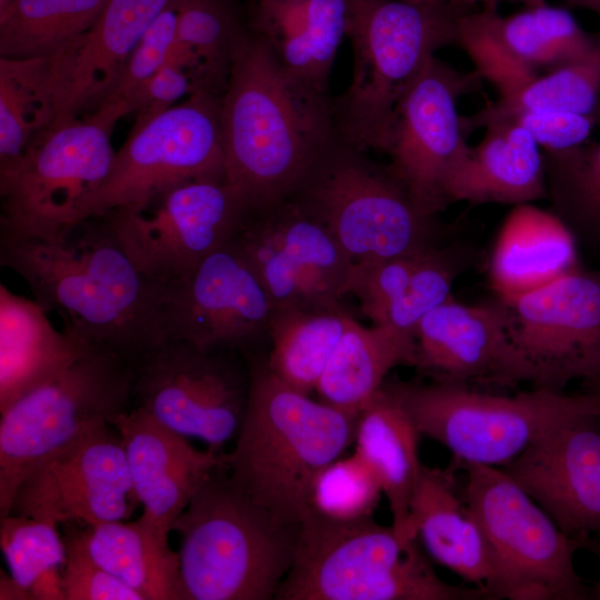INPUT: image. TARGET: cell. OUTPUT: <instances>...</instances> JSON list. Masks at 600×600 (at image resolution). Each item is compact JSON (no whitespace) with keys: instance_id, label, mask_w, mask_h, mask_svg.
<instances>
[{"instance_id":"obj_3","label":"cell","mask_w":600,"mask_h":600,"mask_svg":"<svg viewBox=\"0 0 600 600\" xmlns=\"http://www.w3.org/2000/svg\"><path fill=\"white\" fill-rule=\"evenodd\" d=\"M243 356L248 403L234 448L223 461L232 481L256 503L299 526L316 478L354 442L358 413L288 386L256 351Z\"/></svg>"},{"instance_id":"obj_30","label":"cell","mask_w":600,"mask_h":600,"mask_svg":"<svg viewBox=\"0 0 600 600\" xmlns=\"http://www.w3.org/2000/svg\"><path fill=\"white\" fill-rule=\"evenodd\" d=\"M412 333L389 324L363 327L353 320L334 348L316 391L320 400L358 413L391 369L416 363Z\"/></svg>"},{"instance_id":"obj_33","label":"cell","mask_w":600,"mask_h":600,"mask_svg":"<svg viewBox=\"0 0 600 600\" xmlns=\"http://www.w3.org/2000/svg\"><path fill=\"white\" fill-rule=\"evenodd\" d=\"M542 153L550 211L600 262V141Z\"/></svg>"},{"instance_id":"obj_41","label":"cell","mask_w":600,"mask_h":600,"mask_svg":"<svg viewBox=\"0 0 600 600\" xmlns=\"http://www.w3.org/2000/svg\"><path fill=\"white\" fill-rule=\"evenodd\" d=\"M497 8L462 13L459 18V43L476 66V72L508 99L533 81L539 74L519 60L507 46L500 30Z\"/></svg>"},{"instance_id":"obj_15","label":"cell","mask_w":600,"mask_h":600,"mask_svg":"<svg viewBox=\"0 0 600 600\" xmlns=\"http://www.w3.org/2000/svg\"><path fill=\"white\" fill-rule=\"evenodd\" d=\"M482 78L431 56L403 90L384 153L387 164L420 213L437 217L450 200L448 186L468 156L469 136L457 103Z\"/></svg>"},{"instance_id":"obj_42","label":"cell","mask_w":600,"mask_h":600,"mask_svg":"<svg viewBox=\"0 0 600 600\" xmlns=\"http://www.w3.org/2000/svg\"><path fill=\"white\" fill-rule=\"evenodd\" d=\"M381 487L369 467L356 454L340 457L316 478L309 509L336 520L372 517Z\"/></svg>"},{"instance_id":"obj_4","label":"cell","mask_w":600,"mask_h":600,"mask_svg":"<svg viewBox=\"0 0 600 600\" xmlns=\"http://www.w3.org/2000/svg\"><path fill=\"white\" fill-rule=\"evenodd\" d=\"M171 531L180 538L182 600H270L291 568L299 526L247 496L222 453Z\"/></svg>"},{"instance_id":"obj_39","label":"cell","mask_w":600,"mask_h":600,"mask_svg":"<svg viewBox=\"0 0 600 600\" xmlns=\"http://www.w3.org/2000/svg\"><path fill=\"white\" fill-rule=\"evenodd\" d=\"M470 247L443 242L426 248L403 296L387 311L381 324L412 333L420 320L446 302L454 280L471 263Z\"/></svg>"},{"instance_id":"obj_12","label":"cell","mask_w":600,"mask_h":600,"mask_svg":"<svg viewBox=\"0 0 600 600\" xmlns=\"http://www.w3.org/2000/svg\"><path fill=\"white\" fill-rule=\"evenodd\" d=\"M237 350L164 339L133 363L131 403L168 429L222 453L241 428L249 369Z\"/></svg>"},{"instance_id":"obj_44","label":"cell","mask_w":600,"mask_h":600,"mask_svg":"<svg viewBox=\"0 0 600 600\" xmlns=\"http://www.w3.org/2000/svg\"><path fill=\"white\" fill-rule=\"evenodd\" d=\"M177 38V9L171 3L144 31L131 52L112 93L104 100L119 106L127 114L137 92L167 62ZM103 101V102H104Z\"/></svg>"},{"instance_id":"obj_40","label":"cell","mask_w":600,"mask_h":600,"mask_svg":"<svg viewBox=\"0 0 600 600\" xmlns=\"http://www.w3.org/2000/svg\"><path fill=\"white\" fill-rule=\"evenodd\" d=\"M177 40L189 46L224 83L231 57L249 28L236 0H173Z\"/></svg>"},{"instance_id":"obj_17","label":"cell","mask_w":600,"mask_h":600,"mask_svg":"<svg viewBox=\"0 0 600 600\" xmlns=\"http://www.w3.org/2000/svg\"><path fill=\"white\" fill-rule=\"evenodd\" d=\"M273 310L263 284L231 240L180 278L160 284L164 338L203 349L256 351L269 339Z\"/></svg>"},{"instance_id":"obj_32","label":"cell","mask_w":600,"mask_h":600,"mask_svg":"<svg viewBox=\"0 0 600 600\" xmlns=\"http://www.w3.org/2000/svg\"><path fill=\"white\" fill-rule=\"evenodd\" d=\"M354 319L342 306L326 309L274 308L267 363L284 383L309 394L342 334Z\"/></svg>"},{"instance_id":"obj_49","label":"cell","mask_w":600,"mask_h":600,"mask_svg":"<svg viewBox=\"0 0 600 600\" xmlns=\"http://www.w3.org/2000/svg\"><path fill=\"white\" fill-rule=\"evenodd\" d=\"M0 599L30 600L28 593L11 577H3L1 571Z\"/></svg>"},{"instance_id":"obj_46","label":"cell","mask_w":600,"mask_h":600,"mask_svg":"<svg viewBox=\"0 0 600 600\" xmlns=\"http://www.w3.org/2000/svg\"><path fill=\"white\" fill-rule=\"evenodd\" d=\"M502 120L523 127L542 150L560 151L587 142L600 118L570 111L541 109L520 111Z\"/></svg>"},{"instance_id":"obj_14","label":"cell","mask_w":600,"mask_h":600,"mask_svg":"<svg viewBox=\"0 0 600 600\" xmlns=\"http://www.w3.org/2000/svg\"><path fill=\"white\" fill-rule=\"evenodd\" d=\"M247 212L226 179H202L102 217L137 268L161 284L227 244Z\"/></svg>"},{"instance_id":"obj_9","label":"cell","mask_w":600,"mask_h":600,"mask_svg":"<svg viewBox=\"0 0 600 600\" xmlns=\"http://www.w3.org/2000/svg\"><path fill=\"white\" fill-rule=\"evenodd\" d=\"M133 363L89 343L66 368L22 394L0 419V518L42 459L131 407Z\"/></svg>"},{"instance_id":"obj_27","label":"cell","mask_w":600,"mask_h":600,"mask_svg":"<svg viewBox=\"0 0 600 600\" xmlns=\"http://www.w3.org/2000/svg\"><path fill=\"white\" fill-rule=\"evenodd\" d=\"M580 267L577 243L550 210L530 203L507 216L490 261V284L500 299L539 289Z\"/></svg>"},{"instance_id":"obj_29","label":"cell","mask_w":600,"mask_h":600,"mask_svg":"<svg viewBox=\"0 0 600 600\" xmlns=\"http://www.w3.org/2000/svg\"><path fill=\"white\" fill-rule=\"evenodd\" d=\"M419 438L410 416L383 382L359 411L354 453L376 476L388 500L392 526L404 542L417 538L410 530L409 512L423 466Z\"/></svg>"},{"instance_id":"obj_5","label":"cell","mask_w":600,"mask_h":600,"mask_svg":"<svg viewBox=\"0 0 600 600\" xmlns=\"http://www.w3.org/2000/svg\"><path fill=\"white\" fill-rule=\"evenodd\" d=\"M276 600H491L486 590L443 581L418 538L404 542L372 517L330 519L308 510Z\"/></svg>"},{"instance_id":"obj_20","label":"cell","mask_w":600,"mask_h":600,"mask_svg":"<svg viewBox=\"0 0 600 600\" xmlns=\"http://www.w3.org/2000/svg\"><path fill=\"white\" fill-rule=\"evenodd\" d=\"M501 300L511 340L556 391L577 379L600 381V269L579 268Z\"/></svg>"},{"instance_id":"obj_22","label":"cell","mask_w":600,"mask_h":600,"mask_svg":"<svg viewBox=\"0 0 600 600\" xmlns=\"http://www.w3.org/2000/svg\"><path fill=\"white\" fill-rule=\"evenodd\" d=\"M501 469L568 536L600 534V417L557 428Z\"/></svg>"},{"instance_id":"obj_6","label":"cell","mask_w":600,"mask_h":600,"mask_svg":"<svg viewBox=\"0 0 600 600\" xmlns=\"http://www.w3.org/2000/svg\"><path fill=\"white\" fill-rule=\"evenodd\" d=\"M353 70L333 99L337 134L356 148L384 152L403 90L434 52L459 43V18L448 3L346 0Z\"/></svg>"},{"instance_id":"obj_35","label":"cell","mask_w":600,"mask_h":600,"mask_svg":"<svg viewBox=\"0 0 600 600\" xmlns=\"http://www.w3.org/2000/svg\"><path fill=\"white\" fill-rule=\"evenodd\" d=\"M109 0H14L0 13V57H50L97 21Z\"/></svg>"},{"instance_id":"obj_2","label":"cell","mask_w":600,"mask_h":600,"mask_svg":"<svg viewBox=\"0 0 600 600\" xmlns=\"http://www.w3.org/2000/svg\"><path fill=\"white\" fill-rule=\"evenodd\" d=\"M226 181L248 211L289 198L337 134L333 99L292 74L250 28L220 101Z\"/></svg>"},{"instance_id":"obj_23","label":"cell","mask_w":600,"mask_h":600,"mask_svg":"<svg viewBox=\"0 0 600 600\" xmlns=\"http://www.w3.org/2000/svg\"><path fill=\"white\" fill-rule=\"evenodd\" d=\"M120 433L141 519L168 543L174 520L221 462L222 453L198 450L188 438L132 407L111 423Z\"/></svg>"},{"instance_id":"obj_31","label":"cell","mask_w":600,"mask_h":600,"mask_svg":"<svg viewBox=\"0 0 600 600\" xmlns=\"http://www.w3.org/2000/svg\"><path fill=\"white\" fill-rule=\"evenodd\" d=\"M67 523L92 560L142 600H182L178 552L141 518L96 526Z\"/></svg>"},{"instance_id":"obj_51","label":"cell","mask_w":600,"mask_h":600,"mask_svg":"<svg viewBox=\"0 0 600 600\" xmlns=\"http://www.w3.org/2000/svg\"><path fill=\"white\" fill-rule=\"evenodd\" d=\"M572 7L590 10L600 16V0H566Z\"/></svg>"},{"instance_id":"obj_1","label":"cell","mask_w":600,"mask_h":600,"mask_svg":"<svg viewBox=\"0 0 600 600\" xmlns=\"http://www.w3.org/2000/svg\"><path fill=\"white\" fill-rule=\"evenodd\" d=\"M0 263L29 286L64 327L132 363L164 340L160 284L133 263L102 216L66 226L53 239L0 229Z\"/></svg>"},{"instance_id":"obj_18","label":"cell","mask_w":600,"mask_h":600,"mask_svg":"<svg viewBox=\"0 0 600 600\" xmlns=\"http://www.w3.org/2000/svg\"><path fill=\"white\" fill-rule=\"evenodd\" d=\"M138 506L122 438L106 424L36 464L19 483L9 513L96 526L128 520Z\"/></svg>"},{"instance_id":"obj_53","label":"cell","mask_w":600,"mask_h":600,"mask_svg":"<svg viewBox=\"0 0 600 600\" xmlns=\"http://www.w3.org/2000/svg\"><path fill=\"white\" fill-rule=\"evenodd\" d=\"M403 1L421 3V4H433V6L448 3V0H403Z\"/></svg>"},{"instance_id":"obj_7","label":"cell","mask_w":600,"mask_h":600,"mask_svg":"<svg viewBox=\"0 0 600 600\" xmlns=\"http://www.w3.org/2000/svg\"><path fill=\"white\" fill-rule=\"evenodd\" d=\"M420 436L444 446L450 468L481 464L503 468L557 428L584 417H600V397L583 390L567 394L532 388L513 396L431 381H384Z\"/></svg>"},{"instance_id":"obj_8","label":"cell","mask_w":600,"mask_h":600,"mask_svg":"<svg viewBox=\"0 0 600 600\" xmlns=\"http://www.w3.org/2000/svg\"><path fill=\"white\" fill-rule=\"evenodd\" d=\"M290 197L331 232L353 263L442 242V226L418 211L388 166L338 136Z\"/></svg>"},{"instance_id":"obj_36","label":"cell","mask_w":600,"mask_h":600,"mask_svg":"<svg viewBox=\"0 0 600 600\" xmlns=\"http://www.w3.org/2000/svg\"><path fill=\"white\" fill-rule=\"evenodd\" d=\"M53 122L43 58L0 57V168L16 161L32 138Z\"/></svg>"},{"instance_id":"obj_50","label":"cell","mask_w":600,"mask_h":600,"mask_svg":"<svg viewBox=\"0 0 600 600\" xmlns=\"http://www.w3.org/2000/svg\"><path fill=\"white\" fill-rule=\"evenodd\" d=\"M582 549H587L594 553L600 560V537L584 536ZM590 599L600 600V578L590 589Z\"/></svg>"},{"instance_id":"obj_45","label":"cell","mask_w":600,"mask_h":600,"mask_svg":"<svg viewBox=\"0 0 600 600\" xmlns=\"http://www.w3.org/2000/svg\"><path fill=\"white\" fill-rule=\"evenodd\" d=\"M61 526L67 550L62 571L66 600H142L138 592L92 560L70 523Z\"/></svg>"},{"instance_id":"obj_11","label":"cell","mask_w":600,"mask_h":600,"mask_svg":"<svg viewBox=\"0 0 600 600\" xmlns=\"http://www.w3.org/2000/svg\"><path fill=\"white\" fill-rule=\"evenodd\" d=\"M462 497L480 524L499 576L498 599L586 600L573 557L584 536L564 533L503 469L463 464Z\"/></svg>"},{"instance_id":"obj_13","label":"cell","mask_w":600,"mask_h":600,"mask_svg":"<svg viewBox=\"0 0 600 600\" xmlns=\"http://www.w3.org/2000/svg\"><path fill=\"white\" fill-rule=\"evenodd\" d=\"M222 96L197 91L182 103L134 122L106 180L77 221L146 201L180 184L226 179L220 127Z\"/></svg>"},{"instance_id":"obj_52","label":"cell","mask_w":600,"mask_h":600,"mask_svg":"<svg viewBox=\"0 0 600 600\" xmlns=\"http://www.w3.org/2000/svg\"><path fill=\"white\" fill-rule=\"evenodd\" d=\"M583 390L592 391L600 397V381L596 382H583Z\"/></svg>"},{"instance_id":"obj_25","label":"cell","mask_w":600,"mask_h":600,"mask_svg":"<svg viewBox=\"0 0 600 600\" xmlns=\"http://www.w3.org/2000/svg\"><path fill=\"white\" fill-rule=\"evenodd\" d=\"M448 186L450 203L523 204L548 198L542 149L516 122L488 123Z\"/></svg>"},{"instance_id":"obj_26","label":"cell","mask_w":600,"mask_h":600,"mask_svg":"<svg viewBox=\"0 0 600 600\" xmlns=\"http://www.w3.org/2000/svg\"><path fill=\"white\" fill-rule=\"evenodd\" d=\"M248 23L292 74L328 92L347 31L346 0H251Z\"/></svg>"},{"instance_id":"obj_34","label":"cell","mask_w":600,"mask_h":600,"mask_svg":"<svg viewBox=\"0 0 600 600\" xmlns=\"http://www.w3.org/2000/svg\"><path fill=\"white\" fill-rule=\"evenodd\" d=\"M561 110L600 118V32L578 59L538 76L517 94L463 116L468 134L524 110Z\"/></svg>"},{"instance_id":"obj_38","label":"cell","mask_w":600,"mask_h":600,"mask_svg":"<svg viewBox=\"0 0 600 600\" xmlns=\"http://www.w3.org/2000/svg\"><path fill=\"white\" fill-rule=\"evenodd\" d=\"M0 546L10 577L30 600L61 586L67 550L57 524L9 513L0 518Z\"/></svg>"},{"instance_id":"obj_54","label":"cell","mask_w":600,"mask_h":600,"mask_svg":"<svg viewBox=\"0 0 600 600\" xmlns=\"http://www.w3.org/2000/svg\"><path fill=\"white\" fill-rule=\"evenodd\" d=\"M14 0H0V13L6 11Z\"/></svg>"},{"instance_id":"obj_43","label":"cell","mask_w":600,"mask_h":600,"mask_svg":"<svg viewBox=\"0 0 600 600\" xmlns=\"http://www.w3.org/2000/svg\"><path fill=\"white\" fill-rule=\"evenodd\" d=\"M422 250L354 263L349 293L359 299L373 324H381L387 311L403 296Z\"/></svg>"},{"instance_id":"obj_47","label":"cell","mask_w":600,"mask_h":600,"mask_svg":"<svg viewBox=\"0 0 600 600\" xmlns=\"http://www.w3.org/2000/svg\"><path fill=\"white\" fill-rule=\"evenodd\" d=\"M197 92L190 77L182 70L166 63L148 79L132 100L136 122L144 121L169 108L187 94Z\"/></svg>"},{"instance_id":"obj_10","label":"cell","mask_w":600,"mask_h":600,"mask_svg":"<svg viewBox=\"0 0 600 600\" xmlns=\"http://www.w3.org/2000/svg\"><path fill=\"white\" fill-rule=\"evenodd\" d=\"M112 103L66 117L37 133L24 152L0 168V229L53 239L76 222L111 169V136L123 118Z\"/></svg>"},{"instance_id":"obj_28","label":"cell","mask_w":600,"mask_h":600,"mask_svg":"<svg viewBox=\"0 0 600 600\" xmlns=\"http://www.w3.org/2000/svg\"><path fill=\"white\" fill-rule=\"evenodd\" d=\"M89 344L70 329L58 331L34 301L0 284V412L43 383Z\"/></svg>"},{"instance_id":"obj_21","label":"cell","mask_w":600,"mask_h":600,"mask_svg":"<svg viewBox=\"0 0 600 600\" xmlns=\"http://www.w3.org/2000/svg\"><path fill=\"white\" fill-rule=\"evenodd\" d=\"M172 0H109L89 30L43 58L54 121L93 112L114 90L138 41Z\"/></svg>"},{"instance_id":"obj_48","label":"cell","mask_w":600,"mask_h":600,"mask_svg":"<svg viewBox=\"0 0 600 600\" xmlns=\"http://www.w3.org/2000/svg\"><path fill=\"white\" fill-rule=\"evenodd\" d=\"M500 0H448V4L458 13H467L481 3L482 8H497ZM523 2L527 8L544 4L546 0H517Z\"/></svg>"},{"instance_id":"obj_24","label":"cell","mask_w":600,"mask_h":600,"mask_svg":"<svg viewBox=\"0 0 600 600\" xmlns=\"http://www.w3.org/2000/svg\"><path fill=\"white\" fill-rule=\"evenodd\" d=\"M454 471L422 466L410 501L411 533L438 563L498 599L499 576L492 551L458 491Z\"/></svg>"},{"instance_id":"obj_16","label":"cell","mask_w":600,"mask_h":600,"mask_svg":"<svg viewBox=\"0 0 600 600\" xmlns=\"http://www.w3.org/2000/svg\"><path fill=\"white\" fill-rule=\"evenodd\" d=\"M231 241L274 308H334L349 293L352 259L292 197L249 211Z\"/></svg>"},{"instance_id":"obj_37","label":"cell","mask_w":600,"mask_h":600,"mask_svg":"<svg viewBox=\"0 0 600 600\" xmlns=\"http://www.w3.org/2000/svg\"><path fill=\"white\" fill-rule=\"evenodd\" d=\"M500 30L513 54L534 70L573 61L593 41V33L586 32L570 12L547 3L501 17Z\"/></svg>"},{"instance_id":"obj_19","label":"cell","mask_w":600,"mask_h":600,"mask_svg":"<svg viewBox=\"0 0 600 600\" xmlns=\"http://www.w3.org/2000/svg\"><path fill=\"white\" fill-rule=\"evenodd\" d=\"M414 367L432 381L459 386L556 391L547 374L513 343L501 299L464 304L450 297L414 330Z\"/></svg>"}]
</instances>
